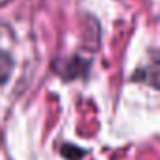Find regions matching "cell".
Returning a JSON list of instances; mask_svg holds the SVG:
<instances>
[{
	"label": "cell",
	"instance_id": "obj_1",
	"mask_svg": "<svg viewBox=\"0 0 160 160\" xmlns=\"http://www.w3.org/2000/svg\"><path fill=\"white\" fill-rule=\"evenodd\" d=\"M89 60H84L82 56H71L63 62V67L60 69L62 78L65 80H75L78 77H86V73L89 71Z\"/></svg>",
	"mask_w": 160,
	"mask_h": 160
},
{
	"label": "cell",
	"instance_id": "obj_2",
	"mask_svg": "<svg viewBox=\"0 0 160 160\" xmlns=\"http://www.w3.org/2000/svg\"><path fill=\"white\" fill-rule=\"evenodd\" d=\"M13 67H15L13 58L6 50H0V84H6L9 80L11 73H13Z\"/></svg>",
	"mask_w": 160,
	"mask_h": 160
},
{
	"label": "cell",
	"instance_id": "obj_3",
	"mask_svg": "<svg viewBox=\"0 0 160 160\" xmlns=\"http://www.w3.org/2000/svg\"><path fill=\"white\" fill-rule=\"evenodd\" d=\"M62 155H63L67 160H80L84 155H86V151L80 149V147H77V145L65 143V145H62Z\"/></svg>",
	"mask_w": 160,
	"mask_h": 160
}]
</instances>
